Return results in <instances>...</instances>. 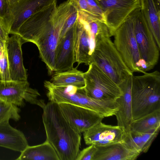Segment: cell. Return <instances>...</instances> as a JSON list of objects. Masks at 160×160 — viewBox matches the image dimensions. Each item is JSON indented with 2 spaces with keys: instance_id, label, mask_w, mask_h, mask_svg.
<instances>
[{
  "instance_id": "cell-14",
  "label": "cell",
  "mask_w": 160,
  "mask_h": 160,
  "mask_svg": "<svg viewBox=\"0 0 160 160\" xmlns=\"http://www.w3.org/2000/svg\"><path fill=\"white\" fill-rule=\"evenodd\" d=\"M18 34H12L5 43L11 79L14 81H28L27 69L23 65L22 50L24 43Z\"/></svg>"
},
{
  "instance_id": "cell-8",
  "label": "cell",
  "mask_w": 160,
  "mask_h": 160,
  "mask_svg": "<svg viewBox=\"0 0 160 160\" xmlns=\"http://www.w3.org/2000/svg\"><path fill=\"white\" fill-rule=\"evenodd\" d=\"M95 0L102 10L110 37L132 12L141 7V0Z\"/></svg>"
},
{
  "instance_id": "cell-20",
  "label": "cell",
  "mask_w": 160,
  "mask_h": 160,
  "mask_svg": "<svg viewBox=\"0 0 160 160\" xmlns=\"http://www.w3.org/2000/svg\"><path fill=\"white\" fill-rule=\"evenodd\" d=\"M28 145L24 133L12 127L9 121L0 122V147L21 152Z\"/></svg>"
},
{
  "instance_id": "cell-17",
  "label": "cell",
  "mask_w": 160,
  "mask_h": 160,
  "mask_svg": "<svg viewBox=\"0 0 160 160\" xmlns=\"http://www.w3.org/2000/svg\"><path fill=\"white\" fill-rule=\"evenodd\" d=\"M57 7L56 1L32 14L22 24L17 34L24 43L29 36L51 23Z\"/></svg>"
},
{
  "instance_id": "cell-11",
  "label": "cell",
  "mask_w": 160,
  "mask_h": 160,
  "mask_svg": "<svg viewBox=\"0 0 160 160\" xmlns=\"http://www.w3.org/2000/svg\"><path fill=\"white\" fill-rule=\"evenodd\" d=\"M40 96L37 89L30 87L28 81L0 80V99L18 107H24L25 101L43 109L46 104L43 100L39 98Z\"/></svg>"
},
{
  "instance_id": "cell-10",
  "label": "cell",
  "mask_w": 160,
  "mask_h": 160,
  "mask_svg": "<svg viewBox=\"0 0 160 160\" xmlns=\"http://www.w3.org/2000/svg\"><path fill=\"white\" fill-rule=\"evenodd\" d=\"M57 0H19L8 6L4 18L0 21L9 34H17L22 24L32 14Z\"/></svg>"
},
{
  "instance_id": "cell-9",
  "label": "cell",
  "mask_w": 160,
  "mask_h": 160,
  "mask_svg": "<svg viewBox=\"0 0 160 160\" xmlns=\"http://www.w3.org/2000/svg\"><path fill=\"white\" fill-rule=\"evenodd\" d=\"M134 29L141 58L146 63L149 71L153 68L158 63L160 49L141 8L136 17Z\"/></svg>"
},
{
  "instance_id": "cell-27",
  "label": "cell",
  "mask_w": 160,
  "mask_h": 160,
  "mask_svg": "<svg viewBox=\"0 0 160 160\" xmlns=\"http://www.w3.org/2000/svg\"><path fill=\"white\" fill-rule=\"evenodd\" d=\"M0 80L2 81L11 80L5 44L3 48L0 45Z\"/></svg>"
},
{
  "instance_id": "cell-3",
  "label": "cell",
  "mask_w": 160,
  "mask_h": 160,
  "mask_svg": "<svg viewBox=\"0 0 160 160\" xmlns=\"http://www.w3.org/2000/svg\"><path fill=\"white\" fill-rule=\"evenodd\" d=\"M131 101L133 121L160 110L159 72L133 76Z\"/></svg>"
},
{
  "instance_id": "cell-16",
  "label": "cell",
  "mask_w": 160,
  "mask_h": 160,
  "mask_svg": "<svg viewBox=\"0 0 160 160\" xmlns=\"http://www.w3.org/2000/svg\"><path fill=\"white\" fill-rule=\"evenodd\" d=\"M133 76L129 77L119 86L122 93L117 100L119 107L114 115L116 117L118 126L123 131L124 137L129 133L131 125L133 121L131 101Z\"/></svg>"
},
{
  "instance_id": "cell-23",
  "label": "cell",
  "mask_w": 160,
  "mask_h": 160,
  "mask_svg": "<svg viewBox=\"0 0 160 160\" xmlns=\"http://www.w3.org/2000/svg\"><path fill=\"white\" fill-rule=\"evenodd\" d=\"M50 81L57 86L72 85L79 88H84L85 81L84 72L73 68L67 71L55 72Z\"/></svg>"
},
{
  "instance_id": "cell-22",
  "label": "cell",
  "mask_w": 160,
  "mask_h": 160,
  "mask_svg": "<svg viewBox=\"0 0 160 160\" xmlns=\"http://www.w3.org/2000/svg\"><path fill=\"white\" fill-rule=\"evenodd\" d=\"M18 160H59L56 152L46 140L41 144L28 145L22 152Z\"/></svg>"
},
{
  "instance_id": "cell-28",
  "label": "cell",
  "mask_w": 160,
  "mask_h": 160,
  "mask_svg": "<svg viewBox=\"0 0 160 160\" xmlns=\"http://www.w3.org/2000/svg\"><path fill=\"white\" fill-rule=\"evenodd\" d=\"M159 130L153 129L141 133L143 143L142 152L146 153L148 151L153 142L158 136Z\"/></svg>"
},
{
  "instance_id": "cell-4",
  "label": "cell",
  "mask_w": 160,
  "mask_h": 160,
  "mask_svg": "<svg viewBox=\"0 0 160 160\" xmlns=\"http://www.w3.org/2000/svg\"><path fill=\"white\" fill-rule=\"evenodd\" d=\"M44 87L50 101L58 104L70 103L93 110L104 117L115 115L119 109L117 101H102L91 98L86 94L84 88H79L68 85H56L50 81H45Z\"/></svg>"
},
{
  "instance_id": "cell-12",
  "label": "cell",
  "mask_w": 160,
  "mask_h": 160,
  "mask_svg": "<svg viewBox=\"0 0 160 160\" xmlns=\"http://www.w3.org/2000/svg\"><path fill=\"white\" fill-rule=\"evenodd\" d=\"M58 104L71 126L80 133L102 122L104 118L97 112L84 107L66 103Z\"/></svg>"
},
{
  "instance_id": "cell-30",
  "label": "cell",
  "mask_w": 160,
  "mask_h": 160,
  "mask_svg": "<svg viewBox=\"0 0 160 160\" xmlns=\"http://www.w3.org/2000/svg\"><path fill=\"white\" fill-rule=\"evenodd\" d=\"M92 11L96 14L103 19V14L102 10L95 0H86Z\"/></svg>"
},
{
  "instance_id": "cell-19",
  "label": "cell",
  "mask_w": 160,
  "mask_h": 160,
  "mask_svg": "<svg viewBox=\"0 0 160 160\" xmlns=\"http://www.w3.org/2000/svg\"><path fill=\"white\" fill-rule=\"evenodd\" d=\"M97 146L98 150L94 160H134L141 153L123 143Z\"/></svg>"
},
{
  "instance_id": "cell-13",
  "label": "cell",
  "mask_w": 160,
  "mask_h": 160,
  "mask_svg": "<svg viewBox=\"0 0 160 160\" xmlns=\"http://www.w3.org/2000/svg\"><path fill=\"white\" fill-rule=\"evenodd\" d=\"M94 45L88 23L78 18L74 25L73 38L74 62L78 66L82 63L89 65Z\"/></svg>"
},
{
  "instance_id": "cell-26",
  "label": "cell",
  "mask_w": 160,
  "mask_h": 160,
  "mask_svg": "<svg viewBox=\"0 0 160 160\" xmlns=\"http://www.w3.org/2000/svg\"><path fill=\"white\" fill-rule=\"evenodd\" d=\"M78 18V9L76 1L70 0V13L61 30L59 42L64 38L66 32L77 21Z\"/></svg>"
},
{
  "instance_id": "cell-1",
  "label": "cell",
  "mask_w": 160,
  "mask_h": 160,
  "mask_svg": "<svg viewBox=\"0 0 160 160\" xmlns=\"http://www.w3.org/2000/svg\"><path fill=\"white\" fill-rule=\"evenodd\" d=\"M42 109L46 140L55 150L59 160H76L80 151L81 133L71 126L58 103L49 101Z\"/></svg>"
},
{
  "instance_id": "cell-34",
  "label": "cell",
  "mask_w": 160,
  "mask_h": 160,
  "mask_svg": "<svg viewBox=\"0 0 160 160\" xmlns=\"http://www.w3.org/2000/svg\"><path fill=\"white\" fill-rule=\"evenodd\" d=\"M156 1L158 4H160V0H156Z\"/></svg>"
},
{
  "instance_id": "cell-32",
  "label": "cell",
  "mask_w": 160,
  "mask_h": 160,
  "mask_svg": "<svg viewBox=\"0 0 160 160\" xmlns=\"http://www.w3.org/2000/svg\"><path fill=\"white\" fill-rule=\"evenodd\" d=\"M8 7L7 0H0V21L5 16Z\"/></svg>"
},
{
  "instance_id": "cell-24",
  "label": "cell",
  "mask_w": 160,
  "mask_h": 160,
  "mask_svg": "<svg viewBox=\"0 0 160 160\" xmlns=\"http://www.w3.org/2000/svg\"><path fill=\"white\" fill-rule=\"evenodd\" d=\"M160 110H157L138 119L133 120L130 131L144 133L149 131L160 129Z\"/></svg>"
},
{
  "instance_id": "cell-31",
  "label": "cell",
  "mask_w": 160,
  "mask_h": 160,
  "mask_svg": "<svg viewBox=\"0 0 160 160\" xmlns=\"http://www.w3.org/2000/svg\"><path fill=\"white\" fill-rule=\"evenodd\" d=\"M9 33L0 21V45L4 47L5 43L9 37Z\"/></svg>"
},
{
  "instance_id": "cell-29",
  "label": "cell",
  "mask_w": 160,
  "mask_h": 160,
  "mask_svg": "<svg viewBox=\"0 0 160 160\" xmlns=\"http://www.w3.org/2000/svg\"><path fill=\"white\" fill-rule=\"evenodd\" d=\"M97 146L91 144L79 151L76 160H94L97 151Z\"/></svg>"
},
{
  "instance_id": "cell-33",
  "label": "cell",
  "mask_w": 160,
  "mask_h": 160,
  "mask_svg": "<svg viewBox=\"0 0 160 160\" xmlns=\"http://www.w3.org/2000/svg\"><path fill=\"white\" fill-rule=\"evenodd\" d=\"M19 0H7L8 6L13 5Z\"/></svg>"
},
{
  "instance_id": "cell-6",
  "label": "cell",
  "mask_w": 160,
  "mask_h": 160,
  "mask_svg": "<svg viewBox=\"0 0 160 160\" xmlns=\"http://www.w3.org/2000/svg\"><path fill=\"white\" fill-rule=\"evenodd\" d=\"M141 8L134 10L115 31L113 42L125 63L133 73L148 71L141 59L134 33V22Z\"/></svg>"
},
{
  "instance_id": "cell-21",
  "label": "cell",
  "mask_w": 160,
  "mask_h": 160,
  "mask_svg": "<svg viewBox=\"0 0 160 160\" xmlns=\"http://www.w3.org/2000/svg\"><path fill=\"white\" fill-rule=\"evenodd\" d=\"M141 10L160 49V4L156 0H141Z\"/></svg>"
},
{
  "instance_id": "cell-7",
  "label": "cell",
  "mask_w": 160,
  "mask_h": 160,
  "mask_svg": "<svg viewBox=\"0 0 160 160\" xmlns=\"http://www.w3.org/2000/svg\"><path fill=\"white\" fill-rule=\"evenodd\" d=\"M84 72V89L89 97L102 101H117L122 95L120 86L94 63L91 62Z\"/></svg>"
},
{
  "instance_id": "cell-5",
  "label": "cell",
  "mask_w": 160,
  "mask_h": 160,
  "mask_svg": "<svg viewBox=\"0 0 160 160\" xmlns=\"http://www.w3.org/2000/svg\"><path fill=\"white\" fill-rule=\"evenodd\" d=\"M70 12L68 3H61L56 7L51 24L37 32L28 41L37 46L40 57L46 64L49 74L54 72L56 49L61 30Z\"/></svg>"
},
{
  "instance_id": "cell-25",
  "label": "cell",
  "mask_w": 160,
  "mask_h": 160,
  "mask_svg": "<svg viewBox=\"0 0 160 160\" xmlns=\"http://www.w3.org/2000/svg\"><path fill=\"white\" fill-rule=\"evenodd\" d=\"M20 111L17 106L0 99V122L10 119L18 121Z\"/></svg>"
},
{
  "instance_id": "cell-2",
  "label": "cell",
  "mask_w": 160,
  "mask_h": 160,
  "mask_svg": "<svg viewBox=\"0 0 160 160\" xmlns=\"http://www.w3.org/2000/svg\"><path fill=\"white\" fill-rule=\"evenodd\" d=\"M110 37L108 28L94 37L91 62L94 63L119 86L133 73L125 63Z\"/></svg>"
},
{
  "instance_id": "cell-15",
  "label": "cell",
  "mask_w": 160,
  "mask_h": 160,
  "mask_svg": "<svg viewBox=\"0 0 160 160\" xmlns=\"http://www.w3.org/2000/svg\"><path fill=\"white\" fill-rule=\"evenodd\" d=\"M83 133L87 145L101 146L124 142V132L118 125H107L101 122Z\"/></svg>"
},
{
  "instance_id": "cell-18",
  "label": "cell",
  "mask_w": 160,
  "mask_h": 160,
  "mask_svg": "<svg viewBox=\"0 0 160 160\" xmlns=\"http://www.w3.org/2000/svg\"><path fill=\"white\" fill-rule=\"evenodd\" d=\"M74 25L57 45L55 52V72L66 71L73 68L75 63L73 46Z\"/></svg>"
}]
</instances>
